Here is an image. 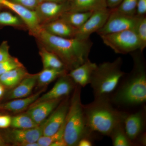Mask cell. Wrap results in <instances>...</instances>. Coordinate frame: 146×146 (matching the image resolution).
Here are the masks:
<instances>
[{"label": "cell", "instance_id": "cell-19", "mask_svg": "<svg viewBox=\"0 0 146 146\" xmlns=\"http://www.w3.org/2000/svg\"><path fill=\"white\" fill-rule=\"evenodd\" d=\"M46 89V88H43L35 94L28 97L12 100L10 101L0 104V109L13 113L24 111L38 99L41 94L44 92Z\"/></svg>", "mask_w": 146, "mask_h": 146}, {"label": "cell", "instance_id": "cell-29", "mask_svg": "<svg viewBox=\"0 0 146 146\" xmlns=\"http://www.w3.org/2000/svg\"><path fill=\"white\" fill-rule=\"evenodd\" d=\"M65 122L59 130L52 135L49 136L42 135L37 142L39 146H50L53 143L63 138Z\"/></svg>", "mask_w": 146, "mask_h": 146}, {"label": "cell", "instance_id": "cell-14", "mask_svg": "<svg viewBox=\"0 0 146 146\" xmlns=\"http://www.w3.org/2000/svg\"><path fill=\"white\" fill-rule=\"evenodd\" d=\"M44 122L38 126L33 128H13L9 131L6 134L7 140L13 145L23 146H25L27 144L30 143L37 142L43 135Z\"/></svg>", "mask_w": 146, "mask_h": 146}, {"label": "cell", "instance_id": "cell-22", "mask_svg": "<svg viewBox=\"0 0 146 146\" xmlns=\"http://www.w3.org/2000/svg\"><path fill=\"white\" fill-rule=\"evenodd\" d=\"M65 69L43 68V70L37 74V82L39 86H45L51 83L61 76L68 73Z\"/></svg>", "mask_w": 146, "mask_h": 146}, {"label": "cell", "instance_id": "cell-32", "mask_svg": "<svg viewBox=\"0 0 146 146\" xmlns=\"http://www.w3.org/2000/svg\"><path fill=\"white\" fill-rule=\"evenodd\" d=\"M11 2L20 5L31 10H35L42 0H8Z\"/></svg>", "mask_w": 146, "mask_h": 146}, {"label": "cell", "instance_id": "cell-33", "mask_svg": "<svg viewBox=\"0 0 146 146\" xmlns=\"http://www.w3.org/2000/svg\"><path fill=\"white\" fill-rule=\"evenodd\" d=\"M10 46L7 41H4L0 45V62L8 60L12 57L9 52Z\"/></svg>", "mask_w": 146, "mask_h": 146}, {"label": "cell", "instance_id": "cell-28", "mask_svg": "<svg viewBox=\"0 0 146 146\" xmlns=\"http://www.w3.org/2000/svg\"><path fill=\"white\" fill-rule=\"evenodd\" d=\"M140 44L139 50L143 52L146 47V17L140 18L135 29Z\"/></svg>", "mask_w": 146, "mask_h": 146}, {"label": "cell", "instance_id": "cell-9", "mask_svg": "<svg viewBox=\"0 0 146 146\" xmlns=\"http://www.w3.org/2000/svg\"><path fill=\"white\" fill-rule=\"evenodd\" d=\"M0 6L3 8L11 11L19 16L27 26L29 33L31 36H33L41 29L35 11L8 0H0Z\"/></svg>", "mask_w": 146, "mask_h": 146}, {"label": "cell", "instance_id": "cell-31", "mask_svg": "<svg viewBox=\"0 0 146 146\" xmlns=\"http://www.w3.org/2000/svg\"><path fill=\"white\" fill-rule=\"evenodd\" d=\"M24 66L17 58L12 56L8 60L0 62V75L7 72Z\"/></svg>", "mask_w": 146, "mask_h": 146}, {"label": "cell", "instance_id": "cell-21", "mask_svg": "<svg viewBox=\"0 0 146 146\" xmlns=\"http://www.w3.org/2000/svg\"><path fill=\"white\" fill-rule=\"evenodd\" d=\"M29 74L24 66L16 68L0 75V83L5 88L12 89Z\"/></svg>", "mask_w": 146, "mask_h": 146}, {"label": "cell", "instance_id": "cell-27", "mask_svg": "<svg viewBox=\"0 0 146 146\" xmlns=\"http://www.w3.org/2000/svg\"><path fill=\"white\" fill-rule=\"evenodd\" d=\"M39 125L26 113L11 117V126L13 128L28 129Z\"/></svg>", "mask_w": 146, "mask_h": 146}, {"label": "cell", "instance_id": "cell-23", "mask_svg": "<svg viewBox=\"0 0 146 146\" xmlns=\"http://www.w3.org/2000/svg\"><path fill=\"white\" fill-rule=\"evenodd\" d=\"M93 12L68 11L63 13L60 19L78 29L83 25Z\"/></svg>", "mask_w": 146, "mask_h": 146}, {"label": "cell", "instance_id": "cell-3", "mask_svg": "<svg viewBox=\"0 0 146 146\" xmlns=\"http://www.w3.org/2000/svg\"><path fill=\"white\" fill-rule=\"evenodd\" d=\"M84 109L89 132L108 136L115 128L123 123L128 114L115 108L110 100L106 99H95L84 105Z\"/></svg>", "mask_w": 146, "mask_h": 146}, {"label": "cell", "instance_id": "cell-20", "mask_svg": "<svg viewBox=\"0 0 146 146\" xmlns=\"http://www.w3.org/2000/svg\"><path fill=\"white\" fill-rule=\"evenodd\" d=\"M70 10L76 12H94L108 8L106 0H68Z\"/></svg>", "mask_w": 146, "mask_h": 146}, {"label": "cell", "instance_id": "cell-25", "mask_svg": "<svg viewBox=\"0 0 146 146\" xmlns=\"http://www.w3.org/2000/svg\"><path fill=\"white\" fill-rule=\"evenodd\" d=\"M6 26L28 30L25 24L19 16L10 11L0 10V29Z\"/></svg>", "mask_w": 146, "mask_h": 146}, {"label": "cell", "instance_id": "cell-26", "mask_svg": "<svg viewBox=\"0 0 146 146\" xmlns=\"http://www.w3.org/2000/svg\"><path fill=\"white\" fill-rule=\"evenodd\" d=\"M114 146H134L125 131L123 123L117 127L110 135Z\"/></svg>", "mask_w": 146, "mask_h": 146}, {"label": "cell", "instance_id": "cell-40", "mask_svg": "<svg viewBox=\"0 0 146 146\" xmlns=\"http://www.w3.org/2000/svg\"><path fill=\"white\" fill-rule=\"evenodd\" d=\"M45 1L53 2L58 3H65L68 1V0H42Z\"/></svg>", "mask_w": 146, "mask_h": 146}, {"label": "cell", "instance_id": "cell-36", "mask_svg": "<svg viewBox=\"0 0 146 146\" xmlns=\"http://www.w3.org/2000/svg\"><path fill=\"white\" fill-rule=\"evenodd\" d=\"M93 145V141L91 137H85L82 138L79 141L77 146H92Z\"/></svg>", "mask_w": 146, "mask_h": 146}, {"label": "cell", "instance_id": "cell-2", "mask_svg": "<svg viewBox=\"0 0 146 146\" xmlns=\"http://www.w3.org/2000/svg\"><path fill=\"white\" fill-rule=\"evenodd\" d=\"M133 69L121 79L110 98L112 104L120 107H134L146 102V69L141 54H133Z\"/></svg>", "mask_w": 146, "mask_h": 146}, {"label": "cell", "instance_id": "cell-6", "mask_svg": "<svg viewBox=\"0 0 146 146\" xmlns=\"http://www.w3.org/2000/svg\"><path fill=\"white\" fill-rule=\"evenodd\" d=\"M100 37L105 44L116 53L125 54L139 50V40L133 30L105 35Z\"/></svg>", "mask_w": 146, "mask_h": 146}, {"label": "cell", "instance_id": "cell-17", "mask_svg": "<svg viewBox=\"0 0 146 146\" xmlns=\"http://www.w3.org/2000/svg\"><path fill=\"white\" fill-rule=\"evenodd\" d=\"M41 27L50 34L63 38H75L77 31L76 29L60 18L41 26Z\"/></svg>", "mask_w": 146, "mask_h": 146}, {"label": "cell", "instance_id": "cell-34", "mask_svg": "<svg viewBox=\"0 0 146 146\" xmlns=\"http://www.w3.org/2000/svg\"><path fill=\"white\" fill-rule=\"evenodd\" d=\"M146 0H138L136 6V15L138 17L146 16Z\"/></svg>", "mask_w": 146, "mask_h": 146}, {"label": "cell", "instance_id": "cell-4", "mask_svg": "<svg viewBox=\"0 0 146 146\" xmlns=\"http://www.w3.org/2000/svg\"><path fill=\"white\" fill-rule=\"evenodd\" d=\"M82 88L76 84L70 100L63 135L67 146H77L82 138L91 137L93 134L89 132L86 126L84 105L81 100Z\"/></svg>", "mask_w": 146, "mask_h": 146}, {"label": "cell", "instance_id": "cell-30", "mask_svg": "<svg viewBox=\"0 0 146 146\" xmlns=\"http://www.w3.org/2000/svg\"><path fill=\"white\" fill-rule=\"evenodd\" d=\"M138 0H123L115 9L120 13L130 16L136 15V6Z\"/></svg>", "mask_w": 146, "mask_h": 146}, {"label": "cell", "instance_id": "cell-41", "mask_svg": "<svg viewBox=\"0 0 146 146\" xmlns=\"http://www.w3.org/2000/svg\"><path fill=\"white\" fill-rule=\"evenodd\" d=\"M3 144V141L1 138L0 137V146L2 145Z\"/></svg>", "mask_w": 146, "mask_h": 146}, {"label": "cell", "instance_id": "cell-12", "mask_svg": "<svg viewBox=\"0 0 146 146\" xmlns=\"http://www.w3.org/2000/svg\"><path fill=\"white\" fill-rule=\"evenodd\" d=\"M70 103L68 97H66L44 121L43 136H50L59 130L65 122Z\"/></svg>", "mask_w": 146, "mask_h": 146}, {"label": "cell", "instance_id": "cell-13", "mask_svg": "<svg viewBox=\"0 0 146 146\" xmlns=\"http://www.w3.org/2000/svg\"><path fill=\"white\" fill-rule=\"evenodd\" d=\"M145 110L144 107L137 112L128 113L124 120L125 133L134 146L136 145V140L145 132Z\"/></svg>", "mask_w": 146, "mask_h": 146}, {"label": "cell", "instance_id": "cell-35", "mask_svg": "<svg viewBox=\"0 0 146 146\" xmlns=\"http://www.w3.org/2000/svg\"><path fill=\"white\" fill-rule=\"evenodd\" d=\"M11 117L9 115L0 116V128H7L11 126Z\"/></svg>", "mask_w": 146, "mask_h": 146}, {"label": "cell", "instance_id": "cell-7", "mask_svg": "<svg viewBox=\"0 0 146 146\" xmlns=\"http://www.w3.org/2000/svg\"><path fill=\"white\" fill-rule=\"evenodd\" d=\"M140 18L136 15H126L120 13L115 9H111L106 23L97 32V34L101 36L127 30H135Z\"/></svg>", "mask_w": 146, "mask_h": 146}, {"label": "cell", "instance_id": "cell-37", "mask_svg": "<svg viewBox=\"0 0 146 146\" xmlns=\"http://www.w3.org/2000/svg\"><path fill=\"white\" fill-rule=\"evenodd\" d=\"M123 0H106L108 8L114 9L118 6Z\"/></svg>", "mask_w": 146, "mask_h": 146}, {"label": "cell", "instance_id": "cell-10", "mask_svg": "<svg viewBox=\"0 0 146 146\" xmlns=\"http://www.w3.org/2000/svg\"><path fill=\"white\" fill-rule=\"evenodd\" d=\"M111 11V9L107 8L93 12L83 25L78 29L75 38L88 39L91 34L97 32L106 23Z\"/></svg>", "mask_w": 146, "mask_h": 146}, {"label": "cell", "instance_id": "cell-38", "mask_svg": "<svg viewBox=\"0 0 146 146\" xmlns=\"http://www.w3.org/2000/svg\"><path fill=\"white\" fill-rule=\"evenodd\" d=\"M50 146H67V145L64 141V139L62 138L53 143Z\"/></svg>", "mask_w": 146, "mask_h": 146}, {"label": "cell", "instance_id": "cell-16", "mask_svg": "<svg viewBox=\"0 0 146 146\" xmlns=\"http://www.w3.org/2000/svg\"><path fill=\"white\" fill-rule=\"evenodd\" d=\"M97 65L89 59L78 67L69 71L68 74L76 84L84 87L90 84L93 73Z\"/></svg>", "mask_w": 146, "mask_h": 146}, {"label": "cell", "instance_id": "cell-39", "mask_svg": "<svg viewBox=\"0 0 146 146\" xmlns=\"http://www.w3.org/2000/svg\"><path fill=\"white\" fill-rule=\"evenodd\" d=\"M5 87L1 84L0 83V98L5 93Z\"/></svg>", "mask_w": 146, "mask_h": 146}, {"label": "cell", "instance_id": "cell-24", "mask_svg": "<svg viewBox=\"0 0 146 146\" xmlns=\"http://www.w3.org/2000/svg\"><path fill=\"white\" fill-rule=\"evenodd\" d=\"M37 45L39 48V54L41 56L44 69H66L63 62L56 55L49 51L42 46Z\"/></svg>", "mask_w": 146, "mask_h": 146}, {"label": "cell", "instance_id": "cell-15", "mask_svg": "<svg viewBox=\"0 0 146 146\" xmlns=\"http://www.w3.org/2000/svg\"><path fill=\"white\" fill-rule=\"evenodd\" d=\"M64 98L50 100L36 104L30 106L26 113L39 125L49 117Z\"/></svg>", "mask_w": 146, "mask_h": 146}, {"label": "cell", "instance_id": "cell-11", "mask_svg": "<svg viewBox=\"0 0 146 146\" xmlns=\"http://www.w3.org/2000/svg\"><path fill=\"white\" fill-rule=\"evenodd\" d=\"M76 84L68 75V73L61 76L49 91L38 98L31 106L50 100L64 98L72 93Z\"/></svg>", "mask_w": 146, "mask_h": 146}, {"label": "cell", "instance_id": "cell-5", "mask_svg": "<svg viewBox=\"0 0 146 146\" xmlns=\"http://www.w3.org/2000/svg\"><path fill=\"white\" fill-rule=\"evenodd\" d=\"M122 59L119 57L97 65L90 83L95 99L110 100L125 74L122 70Z\"/></svg>", "mask_w": 146, "mask_h": 146}, {"label": "cell", "instance_id": "cell-18", "mask_svg": "<svg viewBox=\"0 0 146 146\" xmlns=\"http://www.w3.org/2000/svg\"><path fill=\"white\" fill-rule=\"evenodd\" d=\"M36 82L37 74H29L9 92L7 98L12 100L29 96L31 95Z\"/></svg>", "mask_w": 146, "mask_h": 146}, {"label": "cell", "instance_id": "cell-1", "mask_svg": "<svg viewBox=\"0 0 146 146\" xmlns=\"http://www.w3.org/2000/svg\"><path fill=\"white\" fill-rule=\"evenodd\" d=\"M37 45L42 46L56 56L69 72L89 59L93 42L90 39L66 38L54 36L41 28L33 35Z\"/></svg>", "mask_w": 146, "mask_h": 146}, {"label": "cell", "instance_id": "cell-8", "mask_svg": "<svg viewBox=\"0 0 146 146\" xmlns=\"http://www.w3.org/2000/svg\"><path fill=\"white\" fill-rule=\"evenodd\" d=\"M70 10L68 2L58 3L42 1L35 10L40 26L59 19Z\"/></svg>", "mask_w": 146, "mask_h": 146}]
</instances>
